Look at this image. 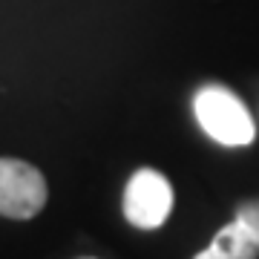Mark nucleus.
<instances>
[{"label":"nucleus","instance_id":"obj_4","mask_svg":"<svg viewBox=\"0 0 259 259\" xmlns=\"http://www.w3.org/2000/svg\"><path fill=\"white\" fill-rule=\"evenodd\" d=\"M256 256H259V245L245 231V225L233 219L231 225H225L222 231L213 236L210 248L202 250L193 259H256Z\"/></svg>","mask_w":259,"mask_h":259},{"label":"nucleus","instance_id":"obj_6","mask_svg":"<svg viewBox=\"0 0 259 259\" xmlns=\"http://www.w3.org/2000/svg\"><path fill=\"white\" fill-rule=\"evenodd\" d=\"M81 259H95V256H81Z\"/></svg>","mask_w":259,"mask_h":259},{"label":"nucleus","instance_id":"obj_2","mask_svg":"<svg viewBox=\"0 0 259 259\" xmlns=\"http://www.w3.org/2000/svg\"><path fill=\"white\" fill-rule=\"evenodd\" d=\"M173 210V187L164 173L141 167L130 176L124 187V216L141 231H156L167 222Z\"/></svg>","mask_w":259,"mask_h":259},{"label":"nucleus","instance_id":"obj_1","mask_svg":"<svg viewBox=\"0 0 259 259\" xmlns=\"http://www.w3.org/2000/svg\"><path fill=\"white\" fill-rule=\"evenodd\" d=\"M193 112L199 127L225 147H248L256 136L248 107L228 87H219V83L202 87L193 98Z\"/></svg>","mask_w":259,"mask_h":259},{"label":"nucleus","instance_id":"obj_5","mask_svg":"<svg viewBox=\"0 0 259 259\" xmlns=\"http://www.w3.org/2000/svg\"><path fill=\"white\" fill-rule=\"evenodd\" d=\"M236 222L245 225V231H248L250 236H253V242L259 245V199L239 204V210H236Z\"/></svg>","mask_w":259,"mask_h":259},{"label":"nucleus","instance_id":"obj_3","mask_svg":"<svg viewBox=\"0 0 259 259\" xmlns=\"http://www.w3.org/2000/svg\"><path fill=\"white\" fill-rule=\"evenodd\" d=\"M49 196L47 179L20 158L0 161V213L6 219H32L44 210Z\"/></svg>","mask_w":259,"mask_h":259}]
</instances>
